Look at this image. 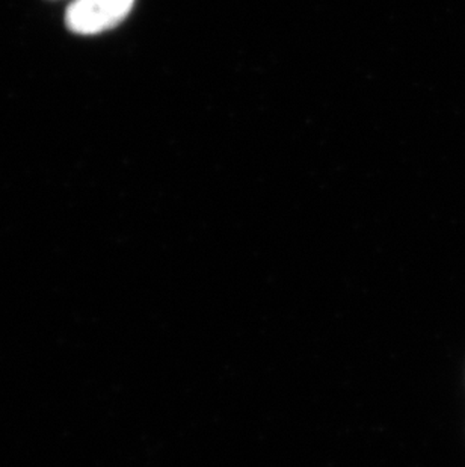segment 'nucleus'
Returning <instances> with one entry per match:
<instances>
[{
    "label": "nucleus",
    "instance_id": "f257e3e1",
    "mask_svg": "<svg viewBox=\"0 0 465 467\" xmlns=\"http://www.w3.org/2000/svg\"><path fill=\"white\" fill-rule=\"evenodd\" d=\"M133 4L135 0H76L67 9V26L84 36L108 31L130 13Z\"/></svg>",
    "mask_w": 465,
    "mask_h": 467
}]
</instances>
